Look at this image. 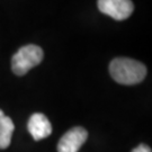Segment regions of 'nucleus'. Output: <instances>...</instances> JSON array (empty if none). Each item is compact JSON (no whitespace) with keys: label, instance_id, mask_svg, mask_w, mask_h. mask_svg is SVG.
<instances>
[{"label":"nucleus","instance_id":"nucleus-1","mask_svg":"<svg viewBox=\"0 0 152 152\" xmlns=\"http://www.w3.org/2000/svg\"><path fill=\"white\" fill-rule=\"evenodd\" d=\"M109 73L121 85H136L147 76L145 65L129 58H116L109 64Z\"/></svg>","mask_w":152,"mask_h":152},{"label":"nucleus","instance_id":"nucleus-2","mask_svg":"<svg viewBox=\"0 0 152 152\" xmlns=\"http://www.w3.org/2000/svg\"><path fill=\"white\" fill-rule=\"evenodd\" d=\"M43 50L37 45L28 44L16 52L11 59V69L17 76H24L43 60Z\"/></svg>","mask_w":152,"mask_h":152},{"label":"nucleus","instance_id":"nucleus-3","mask_svg":"<svg viewBox=\"0 0 152 152\" xmlns=\"http://www.w3.org/2000/svg\"><path fill=\"white\" fill-rule=\"evenodd\" d=\"M98 9L115 20H124L132 15L134 5L131 0H98Z\"/></svg>","mask_w":152,"mask_h":152},{"label":"nucleus","instance_id":"nucleus-4","mask_svg":"<svg viewBox=\"0 0 152 152\" xmlns=\"http://www.w3.org/2000/svg\"><path fill=\"white\" fill-rule=\"evenodd\" d=\"M88 137V132L83 127L77 126L69 130L58 143L59 152H78Z\"/></svg>","mask_w":152,"mask_h":152},{"label":"nucleus","instance_id":"nucleus-5","mask_svg":"<svg viewBox=\"0 0 152 152\" xmlns=\"http://www.w3.org/2000/svg\"><path fill=\"white\" fill-rule=\"evenodd\" d=\"M28 132L31 133L33 139L35 141L43 140L45 137L51 135L52 133V126L48 117L42 113H35L33 114L28 120Z\"/></svg>","mask_w":152,"mask_h":152},{"label":"nucleus","instance_id":"nucleus-6","mask_svg":"<svg viewBox=\"0 0 152 152\" xmlns=\"http://www.w3.org/2000/svg\"><path fill=\"white\" fill-rule=\"evenodd\" d=\"M14 130L15 125L11 118L6 116L0 109V149H7L9 147Z\"/></svg>","mask_w":152,"mask_h":152},{"label":"nucleus","instance_id":"nucleus-7","mask_svg":"<svg viewBox=\"0 0 152 152\" xmlns=\"http://www.w3.org/2000/svg\"><path fill=\"white\" fill-rule=\"evenodd\" d=\"M131 152H152L151 148L147 145V144H140L136 148H134Z\"/></svg>","mask_w":152,"mask_h":152}]
</instances>
